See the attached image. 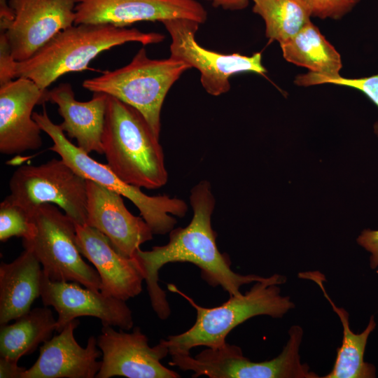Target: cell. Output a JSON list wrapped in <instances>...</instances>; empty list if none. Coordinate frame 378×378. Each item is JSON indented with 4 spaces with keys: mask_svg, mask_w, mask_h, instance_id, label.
<instances>
[{
    "mask_svg": "<svg viewBox=\"0 0 378 378\" xmlns=\"http://www.w3.org/2000/svg\"><path fill=\"white\" fill-rule=\"evenodd\" d=\"M357 243L371 253L370 268L378 267V230L365 229L357 238Z\"/></svg>",
    "mask_w": 378,
    "mask_h": 378,
    "instance_id": "obj_29",
    "label": "cell"
},
{
    "mask_svg": "<svg viewBox=\"0 0 378 378\" xmlns=\"http://www.w3.org/2000/svg\"><path fill=\"white\" fill-rule=\"evenodd\" d=\"M159 139L138 110L108 95L102 148L107 164L121 180L150 190L167 183Z\"/></svg>",
    "mask_w": 378,
    "mask_h": 378,
    "instance_id": "obj_3",
    "label": "cell"
},
{
    "mask_svg": "<svg viewBox=\"0 0 378 378\" xmlns=\"http://www.w3.org/2000/svg\"><path fill=\"white\" fill-rule=\"evenodd\" d=\"M299 276L314 281L321 289L333 311L339 316L343 328L341 346L337 349V357L332 370L323 378H373L376 377L374 365L364 360V354L368 337L376 327L374 316L372 315L365 329L359 334L349 327V313L332 302L324 287L325 276L317 271L306 272Z\"/></svg>",
    "mask_w": 378,
    "mask_h": 378,
    "instance_id": "obj_21",
    "label": "cell"
},
{
    "mask_svg": "<svg viewBox=\"0 0 378 378\" xmlns=\"http://www.w3.org/2000/svg\"><path fill=\"white\" fill-rule=\"evenodd\" d=\"M165 36L136 28L108 24H78L59 31L34 55L15 62V79L31 80L41 89L48 88L63 75L88 69L90 62L102 52L127 43L143 46L160 43Z\"/></svg>",
    "mask_w": 378,
    "mask_h": 378,
    "instance_id": "obj_2",
    "label": "cell"
},
{
    "mask_svg": "<svg viewBox=\"0 0 378 378\" xmlns=\"http://www.w3.org/2000/svg\"><path fill=\"white\" fill-rule=\"evenodd\" d=\"M47 90L22 77L0 85V152L2 154H20L42 146V130L33 118V109L47 102Z\"/></svg>",
    "mask_w": 378,
    "mask_h": 378,
    "instance_id": "obj_15",
    "label": "cell"
},
{
    "mask_svg": "<svg viewBox=\"0 0 378 378\" xmlns=\"http://www.w3.org/2000/svg\"><path fill=\"white\" fill-rule=\"evenodd\" d=\"M312 16L337 20L348 13L360 0H302Z\"/></svg>",
    "mask_w": 378,
    "mask_h": 378,
    "instance_id": "obj_27",
    "label": "cell"
},
{
    "mask_svg": "<svg viewBox=\"0 0 378 378\" xmlns=\"http://www.w3.org/2000/svg\"><path fill=\"white\" fill-rule=\"evenodd\" d=\"M102 353L97 378L122 376L128 378H178L180 374L164 366L161 360L169 354L163 340L150 346L139 327L130 333L103 326L97 338Z\"/></svg>",
    "mask_w": 378,
    "mask_h": 378,
    "instance_id": "obj_12",
    "label": "cell"
},
{
    "mask_svg": "<svg viewBox=\"0 0 378 378\" xmlns=\"http://www.w3.org/2000/svg\"><path fill=\"white\" fill-rule=\"evenodd\" d=\"M36 227L35 237L23 240L42 265L43 272L52 281L76 282L100 290L102 281L96 270L82 258L76 243V223L58 206L43 204L31 213Z\"/></svg>",
    "mask_w": 378,
    "mask_h": 378,
    "instance_id": "obj_7",
    "label": "cell"
},
{
    "mask_svg": "<svg viewBox=\"0 0 378 378\" xmlns=\"http://www.w3.org/2000/svg\"><path fill=\"white\" fill-rule=\"evenodd\" d=\"M216 8L228 10H239L246 8L249 0H206Z\"/></svg>",
    "mask_w": 378,
    "mask_h": 378,
    "instance_id": "obj_31",
    "label": "cell"
},
{
    "mask_svg": "<svg viewBox=\"0 0 378 378\" xmlns=\"http://www.w3.org/2000/svg\"><path fill=\"white\" fill-rule=\"evenodd\" d=\"M24 248L13 262L0 265V325L29 312L41 296V265L30 248Z\"/></svg>",
    "mask_w": 378,
    "mask_h": 378,
    "instance_id": "obj_20",
    "label": "cell"
},
{
    "mask_svg": "<svg viewBox=\"0 0 378 378\" xmlns=\"http://www.w3.org/2000/svg\"><path fill=\"white\" fill-rule=\"evenodd\" d=\"M13 18L12 11L8 6L7 0H0V22L11 20Z\"/></svg>",
    "mask_w": 378,
    "mask_h": 378,
    "instance_id": "obj_32",
    "label": "cell"
},
{
    "mask_svg": "<svg viewBox=\"0 0 378 378\" xmlns=\"http://www.w3.org/2000/svg\"><path fill=\"white\" fill-rule=\"evenodd\" d=\"M286 281L284 276L273 274L255 282L245 294L230 296L221 305L211 308L198 305L174 285L168 284L170 291L183 296L197 312L196 321L190 328L162 340L169 354H188L199 346H220L226 342V337L233 328L253 316L283 317L295 307L289 296L281 295L279 286Z\"/></svg>",
    "mask_w": 378,
    "mask_h": 378,
    "instance_id": "obj_4",
    "label": "cell"
},
{
    "mask_svg": "<svg viewBox=\"0 0 378 378\" xmlns=\"http://www.w3.org/2000/svg\"><path fill=\"white\" fill-rule=\"evenodd\" d=\"M108 95L94 92L88 102L75 98L72 86L62 83L48 90L47 102L57 106V111L63 121L59 124L70 139H75L77 146L88 153L104 154V132Z\"/></svg>",
    "mask_w": 378,
    "mask_h": 378,
    "instance_id": "obj_19",
    "label": "cell"
},
{
    "mask_svg": "<svg viewBox=\"0 0 378 378\" xmlns=\"http://www.w3.org/2000/svg\"><path fill=\"white\" fill-rule=\"evenodd\" d=\"M41 298L46 306L56 310V330L60 332L70 321L80 316H93L102 326L129 330L134 325L132 312L125 301L107 296L100 290L83 288L76 282L50 280L42 271Z\"/></svg>",
    "mask_w": 378,
    "mask_h": 378,
    "instance_id": "obj_14",
    "label": "cell"
},
{
    "mask_svg": "<svg viewBox=\"0 0 378 378\" xmlns=\"http://www.w3.org/2000/svg\"><path fill=\"white\" fill-rule=\"evenodd\" d=\"M15 321L10 325H1L0 356L17 362L50 340L56 330L57 320L48 307L31 309Z\"/></svg>",
    "mask_w": 378,
    "mask_h": 378,
    "instance_id": "obj_23",
    "label": "cell"
},
{
    "mask_svg": "<svg viewBox=\"0 0 378 378\" xmlns=\"http://www.w3.org/2000/svg\"><path fill=\"white\" fill-rule=\"evenodd\" d=\"M25 370L19 366L17 361L0 356L1 378H22Z\"/></svg>",
    "mask_w": 378,
    "mask_h": 378,
    "instance_id": "obj_30",
    "label": "cell"
},
{
    "mask_svg": "<svg viewBox=\"0 0 378 378\" xmlns=\"http://www.w3.org/2000/svg\"><path fill=\"white\" fill-rule=\"evenodd\" d=\"M11 20L0 29L16 62L27 60L59 31L74 24V0H8Z\"/></svg>",
    "mask_w": 378,
    "mask_h": 378,
    "instance_id": "obj_11",
    "label": "cell"
},
{
    "mask_svg": "<svg viewBox=\"0 0 378 378\" xmlns=\"http://www.w3.org/2000/svg\"><path fill=\"white\" fill-rule=\"evenodd\" d=\"M253 11L265 22V36L279 45L309 22L312 13L302 0H252Z\"/></svg>",
    "mask_w": 378,
    "mask_h": 378,
    "instance_id": "obj_24",
    "label": "cell"
},
{
    "mask_svg": "<svg viewBox=\"0 0 378 378\" xmlns=\"http://www.w3.org/2000/svg\"><path fill=\"white\" fill-rule=\"evenodd\" d=\"M76 318L68 323L59 335L46 341L40 347L35 363L26 369L22 378H94L102 361V353L97 338L90 336L85 347L78 344L74 330L79 325Z\"/></svg>",
    "mask_w": 378,
    "mask_h": 378,
    "instance_id": "obj_18",
    "label": "cell"
},
{
    "mask_svg": "<svg viewBox=\"0 0 378 378\" xmlns=\"http://www.w3.org/2000/svg\"><path fill=\"white\" fill-rule=\"evenodd\" d=\"M190 69L184 62L170 57L150 58L146 49L141 48L127 65L86 79L82 85L93 93H105L134 107L160 137V115L165 97L181 76Z\"/></svg>",
    "mask_w": 378,
    "mask_h": 378,
    "instance_id": "obj_5",
    "label": "cell"
},
{
    "mask_svg": "<svg viewBox=\"0 0 378 378\" xmlns=\"http://www.w3.org/2000/svg\"><path fill=\"white\" fill-rule=\"evenodd\" d=\"M87 225L106 235L122 255L134 258L140 246L153 239L144 220L125 206L122 195L87 179Z\"/></svg>",
    "mask_w": 378,
    "mask_h": 378,
    "instance_id": "obj_16",
    "label": "cell"
},
{
    "mask_svg": "<svg viewBox=\"0 0 378 378\" xmlns=\"http://www.w3.org/2000/svg\"><path fill=\"white\" fill-rule=\"evenodd\" d=\"M33 118L52 139L53 145L49 150L58 154L85 179L98 183L130 200L139 209L153 234L163 235L174 228L176 220L172 215L180 218L186 215L188 206L183 200L168 195L149 196L144 193L140 188L121 180L107 164L97 162L89 153L72 144L59 125L51 120L45 106L42 113H33Z\"/></svg>",
    "mask_w": 378,
    "mask_h": 378,
    "instance_id": "obj_6",
    "label": "cell"
},
{
    "mask_svg": "<svg viewBox=\"0 0 378 378\" xmlns=\"http://www.w3.org/2000/svg\"><path fill=\"white\" fill-rule=\"evenodd\" d=\"M78 24L127 27L138 22L186 18L202 24L207 12L197 0H74Z\"/></svg>",
    "mask_w": 378,
    "mask_h": 378,
    "instance_id": "obj_13",
    "label": "cell"
},
{
    "mask_svg": "<svg viewBox=\"0 0 378 378\" xmlns=\"http://www.w3.org/2000/svg\"><path fill=\"white\" fill-rule=\"evenodd\" d=\"M284 59L309 72L335 77L342 68L335 47L311 21L291 38L280 45Z\"/></svg>",
    "mask_w": 378,
    "mask_h": 378,
    "instance_id": "obj_22",
    "label": "cell"
},
{
    "mask_svg": "<svg viewBox=\"0 0 378 378\" xmlns=\"http://www.w3.org/2000/svg\"><path fill=\"white\" fill-rule=\"evenodd\" d=\"M190 202L193 211L190 223L185 227L174 228L167 244L150 251L138 249L135 258L144 275L153 309L162 320L171 309L165 291L159 286V271L170 262H190L197 266L203 279L212 286H220L230 296L240 295V288L265 277L242 275L232 270L230 260L216 244V233L211 226L215 198L207 181H202L191 190Z\"/></svg>",
    "mask_w": 378,
    "mask_h": 378,
    "instance_id": "obj_1",
    "label": "cell"
},
{
    "mask_svg": "<svg viewBox=\"0 0 378 378\" xmlns=\"http://www.w3.org/2000/svg\"><path fill=\"white\" fill-rule=\"evenodd\" d=\"M36 233L31 214L8 195L0 204V241H6L12 237L29 241Z\"/></svg>",
    "mask_w": 378,
    "mask_h": 378,
    "instance_id": "obj_25",
    "label": "cell"
},
{
    "mask_svg": "<svg viewBox=\"0 0 378 378\" xmlns=\"http://www.w3.org/2000/svg\"><path fill=\"white\" fill-rule=\"evenodd\" d=\"M169 364L192 371V377L209 378H297L302 371L298 350L284 346L276 358L253 362L243 355L241 348L227 342L216 348L206 347L195 356L190 354L171 355Z\"/></svg>",
    "mask_w": 378,
    "mask_h": 378,
    "instance_id": "obj_10",
    "label": "cell"
},
{
    "mask_svg": "<svg viewBox=\"0 0 378 378\" xmlns=\"http://www.w3.org/2000/svg\"><path fill=\"white\" fill-rule=\"evenodd\" d=\"M298 86L309 87L320 84H334L358 90L365 94L378 108V74L363 78H349L341 76L330 77L312 72L298 75L294 80ZM378 136V126H374Z\"/></svg>",
    "mask_w": 378,
    "mask_h": 378,
    "instance_id": "obj_26",
    "label": "cell"
},
{
    "mask_svg": "<svg viewBox=\"0 0 378 378\" xmlns=\"http://www.w3.org/2000/svg\"><path fill=\"white\" fill-rule=\"evenodd\" d=\"M15 60L12 57L4 35L0 34V85L15 79L13 66Z\"/></svg>",
    "mask_w": 378,
    "mask_h": 378,
    "instance_id": "obj_28",
    "label": "cell"
},
{
    "mask_svg": "<svg viewBox=\"0 0 378 378\" xmlns=\"http://www.w3.org/2000/svg\"><path fill=\"white\" fill-rule=\"evenodd\" d=\"M76 243L99 273L102 293L126 301L141 292L144 275L135 257L120 253L106 235L87 224H76Z\"/></svg>",
    "mask_w": 378,
    "mask_h": 378,
    "instance_id": "obj_17",
    "label": "cell"
},
{
    "mask_svg": "<svg viewBox=\"0 0 378 378\" xmlns=\"http://www.w3.org/2000/svg\"><path fill=\"white\" fill-rule=\"evenodd\" d=\"M9 197L31 216L43 204H52L79 225L87 224V179L62 158L18 168L9 181Z\"/></svg>",
    "mask_w": 378,
    "mask_h": 378,
    "instance_id": "obj_8",
    "label": "cell"
},
{
    "mask_svg": "<svg viewBox=\"0 0 378 378\" xmlns=\"http://www.w3.org/2000/svg\"><path fill=\"white\" fill-rule=\"evenodd\" d=\"M171 37L170 57L183 62L200 74V82L212 96L227 93L230 78L240 73L267 72L262 62L261 52L251 56L238 52L223 54L201 46L195 38L199 22L186 18H174L162 22Z\"/></svg>",
    "mask_w": 378,
    "mask_h": 378,
    "instance_id": "obj_9",
    "label": "cell"
}]
</instances>
